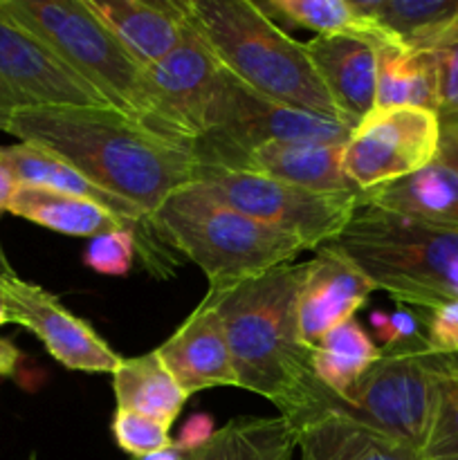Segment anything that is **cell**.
<instances>
[{
	"instance_id": "cell-20",
	"label": "cell",
	"mask_w": 458,
	"mask_h": 460,
	"mask_svg": "<svg viewBox=\"0 0 458 460\" xmlns=\"http://www.w3.org/2000/svg\"><path fill=\"white\" fill-rule=\"evenodd\" d=\"M3 153L13 178H16L18 187L49 189V191H58L66 193V196L81 198V200H90L94 205L103 207L106 211H110V214H115L117 218L135 225L142 232L155 234L151 218L139 207H135L133 202L124 200V198H117L115 193L99 187L97 182H92L88 175L81 173L79 169H75L63 157L27 142L3 146Z\"/></svg>"
},
{
	"instance_id": "cell-17",
	"label": "cell",
	"mask_w": 458,
	"mask_h": 460,
	"mask_svg": "<svg viewBox=\"0 0 458 460\" xmlns=\"http://www.w3.org/2000/svg\"><path fill=\"white\" fill-rule=\"evenodd\" d=\"M304 45L328 94L355 128L375 108L377 45L357 36H314Z\"/></svg>"
},
{
	"instance_id": "cell-13",
	"label": "cell",
	"mask_w": 458,
	"mask_h": 460,
	"mask_svg": "<svg viewBox=\"0 0 458 460\" xmlns=\"http://www.w3.org/2000/svg\"><path fill=\"white\" fill-rule=\"evenodd\" d=\"M0 295L7 323L30 331L61 367L85 373H115L119 355L92 326L72 314L39 283L16 274H0Z\"/></svg>"
},
{
	"instance_id": "cell-38",
	"label": "cell",
	"mask_w": 458,
	"mask_h": 460,
	"mask_svg": "<svg viewBox=\"0 0 458 460\" xmlns=\"http://www.w3.org/2000/svg\"><path fill=\"white\" fill-rule=\"evenodd\" d=\"M427 364H429L434 371H445V373H456L458 376V355H434L427 350Z\"/></svg>"
},
{
	"instance_id": "cell-9",
	"label": "cell",
	"mask_w": 458,
	"mask_h": 460,
	"mask_svg": "<svg viewBox=\"0 0 458 460\" xmlns=\"http://www.w3.org/2000/svg\"><path fill=\"white\" fill-rule=\"evenodd\" d=\"M425 353V335L386 346L346 402L332 394L328 402L422 454L436 402V376Z\"/></svg>"
},
{
	"instance_id": "cell-10",
	"label": "cell",
	"mask_w": 458,
	"mask_h": 460,
	"mask_svg": "<svg viewBox=\"0 0 458 460\" xmlns=\"http://www.w3.org/2000/svg\"><path fill=\"white\" fill-rule=\"evenodd\" d=\"M440 119L420 108H386L364 117L344 144V171L359 191L393 184L438 160Z\"/></svg>"
},
{
	"instance_id": "cell-2",
	"label": "cell",
	"mask_w": 458,
	"mask_h": 460,
	"mask_svg": "<svg viewBox=\"0 0 458 460\" xmlns=\"http://www.w3.org/2000/svg\"><path fill=\"white\" fill-rule=\"evenodd\" d=\"M299 283L301 265L286 263L205 295L223 322L236 386L272 402L292 422L319 409L328 394L314 380L313 346L301 340Z\"/></svg>"
},
{
	"instance_id": "cell-4",
	"label": "cell",
	"mask_w": 458,
	"mask_h": 460,
	"mask_svg": "<svg viewBox=\"0 0 458 460\" xmlns=\"http://www.w3.org/2000/svg\"><path fill=\"white\" fill-rule=\"evenodd\" d=\"M151 225L166 247L202 270L209 281L207 292L229 290L290 263L305 250L296 238L233 209L200 180L171 191Z\"/></svg>"
},
{
	"instance_id": "cell-12",
	"label": "cell",
	"mask_w": 458,
	"mask_h": 460,
	"mask_svg": "<svg viewBox=\"0 0 458 460\" xmlns=\"http://www.w3.org/2000/svg\"><path fill=\"white\" fill-rule=\"evenodd\" d=\"M63 106L110 108L49 49L0 21V130L18 111Z\"/></svg>"
},
{
	"instance_id": "cell-3",
	"label": "cell",
	"mask_w": 458,
	"mask_h": 460,
	"mask_svg": "<svg viewBox=\"0 0 458 460\" xmlns=\"http://www.w3.org/2000/svg\"><path fill=\"white\" fill-rule=\"evenodd\" d=\"M180 4L191 30L242 84L292 108L348 124L310 63L305 45L287 36L263 4L251 0H180Z\"/></svg>"
},
{
	"instance_id": "cell-16",
	"label": "cell",
	"mask_w": 458,
	"mask_h": 460,
	"mask_svg": "<svg viewBox=\"0 0 458 460\" xmlns=\"http://www.w3.org/2000/svg\"><path fill=\"white\" fill-rule=\"evenodd\" d=\"M296 420V460H425L411 445L355 420L328 402Z\"/></svg>"
},
{
	"instance_id": "cell-28",
	"label": "cell",
	"mask_w": 458,
	"mask_h": 460,
	"mask_svg": "<svg viewBox=\"0 0 458 460\" xmlns=\"http://www.w3.org/2000/svg\"><path fill=\"white\" fill-rule=\"evenodd\" d=\"M434 416H431L429 434H427L425 447H422V458L458 460V376L445 371H434Z\"/></svg>"
},
{
	"instance_id": "cell-36",
	"label": "cell",
	"mask_w": 458,
	"mask_h": 460,
	"mask_svg": "<svg viewBox=\"0 0 458 460\" xmlns=\"http://www.w3.org/2000/svg\"><path fill=\"white\" fill-rule=\"evenodd\" d=\"M16 189L18 182L16 178H13L12 169H9L7 160H4L3 146H0V218H3V214H7V205Z\"/></svg>"
},
{
	"instance_id": "cell-21",
	"label": "cell",
	"mask_w": 458,
	"mask_h": 460,
	"mask_svg": "<svg viewBox=\"0 0 458 460\" xmlns=\"http://www.w3.org/2000/svg\"><path fill=\"white\" fill-rule=\"evenodd\" d=\"M362 207L458 232V171L434 162L398 182L362 191Z\"/></svg>"
},
{
	"instance_id": "cell-37",
	"label": "cell",
	"mask_w": 458,
	"mask_h": 460,
	"mask_svg": "<svg viewBox=\"0 0 458 460\" xmlns=\"http://www.w3.org/2000/svg\"><path fill=\"white\" fill-rule=\"evenodd\" d=\"M22 355L9 340L0 337V377H12L21 364Z\"/></svg>"
},
{
	"instance_id": "cell-34",
	"label": "cell",
	"mask_w": 458,
	"mask_h": 460,
	"mask_svg": "<svg viewBox=\"0 0 458 460\" xmlns=\"http://www.w3.org/2000/svg\"><path fill=\"white\" fill-rule=\"evenodd\" d=\"M438 119H440V146H438V160L436 162L458 171V112L438 117Z\"/></svg>"
},
{
	"instance_id": "cell-22",
	"label": "cell",
	"mask_w": 458,
	"mask_h": 460,
	"mask_svg": "<svg viewBox=\"0 0 458 460\" xmlns=\"http://www.w3.org/2000/svg\"><path fill=\"white\" fill-rule=\"evenodd\" d=\"M355 9L416 52H436L458 36V0H353Z\"/></svg>"
},
{
	"instance_id": "cell-11",
	"label": "cell",
	"mask_w": 458,
	"mask_h": 460,
	"mask_svg": "<svg viewBox=\"0 0 458 460\" xmlns=\"http://www.w3.org/2000/svg\"><path fill=\"white\" fill-rule=\"evenodd\" d=\"M220 72V61L191 25L173 52L155 66L144 67L157 133L162 137L187 148L202 137L218 90Z\"/></svg>"
},
{
	"instance_id": "cell-8",
	"label": "cell",
	"mask_w": 458,
	"mask_h": 460,
	"mask_svg": "<svg viewBox=\"0 0 458 460\" xmlns=\"http://www.w3.org/2000/svg\"><path fill=\"white\" fill-rule=\"evenodd\" d=\"M193 180L214 189L233 209L301 241L305 250H319L335 241L362 209V191L317 193L225 166L196 164Z\"/></svg>"
},
{
	"instance_id": "cell-18",
	"label": "cell",
	"mask_w": 458,
	"mask_h": 460,
	"mask_svg": "<svg viewBox=\"0 0 458 460\" xmlns=\"http://www.w3.org/2000/svg\"><path fill=\"white\" fill-rule=\"evenodd\" d=\"M142 67L160 63L189 34L180 0H84Z\"/></svg>"
},
{
	"instance_id": "cell-31",
	"label": "cell",
	"mask_w": 458,
	"mask_h": 460,
	"mask_svg": "<svg viewBox=\"0 0 458 460\" xmlns=\"http://www.w3.org/2000/svg\"><path fill=\"white\" fill-rule=\"evenodd\" d=\"M427 350L434 355H458V299L425 314Z\"/></svg>"
},
{
	"instance_id": "cell-41",
	"label": "cell",
	"mask_w": 458,
	"mask_h": 460,
	"mask_svg": "<svg viewBox=\"0 0 458 460\" xmlns=\"http://www.w3.org/2000/svg\"><path fill=\"white\" fill-rule=\"evenodd\" d=\"M3 323H7V319H4V308H3V295H0V326Z\"/></svg>"
},
{
	"instance_id": "cell-30",
	"label": "cell",
	"mask_w": 458,
	"mask_h": 460,
	"mask_svg": "<svg viewBox=\"0 0 458 460\" xmlns=\"http://www.w3.org/2000/svg\"><path fill=\"white\" fill-rule=\"evenodd\" d=\"M135 256H137V238H135V234L117 229V232L90 238L88 247H85L84 263L94 272L106 274V277H124L133 268Z\"/></svg>"
},
{
	"instance_id": "cell-42",
	"label": "cell",
	"mask_w": 458,
	"mask_h": 460,
	"mask_svg": "<svg viewBox=\"0 0 458 460\" xmlns=\"http://www.w3.org/2000/svg\"><path fill=\"white\" fill-rule=\"evenodd\" d=\"M27 460H36V454H30V458H27Z\"/></svg>"
},
{
	"instance_id": "cell-29",
	"label": "cell",
	"mask_w": 458,
	"mask_h": 460,
	"mask_svg": "<svg viewBox=\"0 0 458 460\" xmlns=\"http://www.w3.org/2000/svg\"><path fill=\"white\" fill-rule=\"evenodd\" d=\"M169 431V427H164L162 422L142 416V413L126 411V409H117L115 418H112L115 443L133 458L148 456V454L162 452L173 445Z\"/></svg>"
},
{
	"instance_id": "cell-27",
	"label": "cell",
	"mask_w": 458,
	"mask_h": 460,
	"mask_svg": "<svg viewBox=\"0 0 458 460\" xmlns=\"http://www.w3.org/2000/svg\"><path fill=\"white\" fill-rule=\"evenodd\" d=\"M268 9L281 13L295 25L317 31V36H357L371 40L377 48L389 43L398 45L384 30L362 16L353 0H272Z\"/></svg>"
},
{
	"instance_id": "cell-25",
	"label": "cell",
	"mask_w": 458,
	"mask_h": 460,
	"mask_svg": "<svg viewBox=\"0 0 458 460\" xmlns=\"http://www.w3.org/2000/svg\"><path fill=\"white\" fill-rule=\"evenodd\" d=\"M438 67L434 52L400 45L377 48V94L373 111L420 108L438 115Z\"/></svg>"
},
{
	"instance_id": "cell-5",
	"label": "cell",
	"mask_w": 458,
	"mask_h": 460,
	"mask_svg": "<svg viewBox=\"0 0 458 460\" xmlns=\"http://www.w3.org/2000/svg\"><path fill=\"white\" fill-rule=\"evenodd\" d=\"M375 290L427 314L458 299V232L362 207L330 243Z\"/></svg>"
},
{
	"instance_id": "cell-6",
	"label": "cell",
	"mask_w": 458,
	"mask_h": 460,
	"mask_svg": "<svg viewBox=\"0 0 458 460\" xmlns=\"http://www.w3.org/2000/svg\"><path fill=\"white\" fill-rule=\"evenodd\" d=\"M0 21L49 49L108 106L157 133L144 67L84 0H0Z\"/></svg>"
},
{
	"instance_id": "cell-39",
	"label": "cell",
	"mask_w": 458,
	"mask_h": 460,
	"mask_svg": "<svg viewBox=\"0 0 458 460\" xmlns=\"http://www.w3.org/2000/svg\"><path fill=\"white\" fill-rule=\"evenodd\" d=\"M130 460H184V449L173 440V445H169V447L162 449V452L148 454V456L130 458Z\"/></svg>"
},
{
	"instance_id": "cell-23",
	"label": "cell",
	"mask_w": 458,
	"mask_h": 460,
	"mask_svg": "<svg viewBox=\"0 0 458 460\" xmlns=\"http://www.w3.org/2000/svg\"><path fill=\"white\" fill-rule=\"evenodd\" d=\"M296 425L286 416L233 418L205 445L184 449V460H292Z\"/></svg>"
},
{
	"instance_id": "cell-33",
	"label": "cell",
	"mask_w": 458,
	"mask_h": 460,
	"mask_svg": "<svg viewBox=\"0 0 458 460\" xmlns=\"http://www.w3.org/2000/svg\"><path fill=\"white\" fill-rule=\"evenodd\" d=\"M371 322L373 326L377 328V337H380V341H384L382 349L393 344H402V341L422 335L420 328H418L416 314L404 313V310H400V313L395 314L375 313L371 314Z\"/></svg>"
},
{
	"instance_id": "cell-35",
	"label": "cell",
	"mask_w": 458,
	"mask_h": 460,
	"mask_svg": "<svg viewBox=\"0 0 458 460\" xmlns=\"http://www.w3.org/2000/svg\"><path fill=\"white\" fill-rule=\"evenodd\" d=\"M214 434H216L214 420H211L207 413H198V416H193L191 420L182 427L180 438L175 440V443L189 452V449H196L200 447V445H205Z\"/></svg>"
},
{
	"instance_id": "cell-32",
	"label": "cell",
	"mask_w": 458,
	"mask_h": 460,
	"mask_svg": "<svg viewBox=\"0 0 458 460\" xmlns=\"http://www.w3.org/2000/svg\"><path fill=\"white\" fill-rule=\"evenodd\" d=\"M438 67V117L458 112V36L434 52Z\"/></svg>"
},
{
	"instance_id": "cell-14",
	"label": "cell",
	"mask_w": 458,
	"mask_h": 460,
	"mask_svg": "<svg viewBox=\"0 0 458 460\" xmlns=\"http://www.w3.org/2000/svg\"><path fill=\"white\" fill-rule=\"evenodd\" d=\"M371 292H375L373 283L337 247L328 243L314 250L313 259L301 263L296 296L301 340L314 349L332 328L353 319Z\"/></svg>"
},
{
	"instance_id": "cell-26",
	"label": "cell",
	"mask_w": 458,
	"mask_h": 460,
	"mask_svg": "<svg viewBox=\"0 0 458 460\" xmlns=\"http://www.w3.org/2000/svg\"><path fill=\"white\" fill-rule=\"evenodd\" d=\"M380 355V346H375L355 319H348L323 335L313 349L314 380L346 402L355 385L371 371Z\"/></svg>"
},
{
	"instance_id": "cell-19",
	"label": "cell",
	"mask_w": 458,
	"mask_h": 460,
	"mask_svg": "<svg viewBox=\"0 0 458 460\" xmlns=\"http://www.w3.org/2000/svg\"><path fill=\"white\" fill-rule=\"evenodd\" d=\"M236 171L268 175L317 193L359 191L344 171V144L274 142L247 153Z\"/></svg>"
},
{
	"instance_id": "cell-7",
	"label": "cell",
	"mask_w": 458,
	"mask_h": 460,
	"mask_svg": "<svg viewBox=\"0 0 458 460\" xmlns=\"http://www.w3.org/2000/svg\"><path fill=\"white\" fill-rule=\"evenodd\" d=\"M350 133L353 126L277 102L223 67L207 128L191 153L196 164L233 169L247 153L265 144H346Z\"/></svg>"
},
{
	"instance_id": "cell-24",
	"label": "cell",
	"mask_w": 458,
	"mask_h": 460,
	"mask_svg": "<svg viewBox=\"0 0 458 460\" xmlns=\"http://www.w3.org/2000/svg\"><path fill=\"white\" fill-rule=\"evenodd\" d=\"M112 391L117 409L142 413L169 429L189 400L155 350L139 358L121 359L112 373Z\"/></svg>"
},
{
	"instance_id": "cell-1",
	"label": "cell",
	"mask_w": 458,
	"mask_h": 460,
	"mask_svg": "<svg viewBox=\"0 0 458 460\" xmlns=\"http://www.w3.org/2000/svg\"><path fill=\"white\" fill-rule=\"evenodd\" d=\"M4 133L63 157L148 218L171 191L196 178L191 148L115 108H30L13 112Z\"/></svg>"
},
{
	"instance_id": "cell-15",
	"label": "cell",
	"mask_w": 458,
	"mask_h": 460,
	"mask_svg": "<svg viewBox=\"0 0 458 460\" xmlns=\"http://www.w3.org/2000/svg\"><path fill=\"white\" fill-rule=\"evenodd\" d=\"M155 353L187 395L214 386H236L223 322L209 299H202Z\"/></svg>"
},
{
	"instance_id": "cell-40",
	"label": "cell",
	"mask_w": 458,
	"mask_h": 460,
	"mask_svg": "<svg viewBox=\"0 0 458 460\" xmlns=\"http://www.w3.org/2000/svg\"><path fill=\"white\" fill-rule=\"evenodd\" d=\"M0 274H13L12 265H9L7 256H4V250H3V245H0Z\"/></svg>"
}]
</instances>
